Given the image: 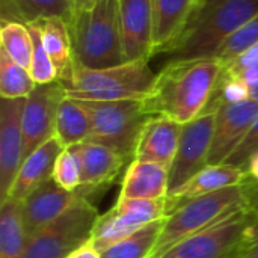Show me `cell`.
Segmentation results:
<instances>
[{
    "label": "cell",
    "instance_id": "6da1fadb",
    "mask_svg": "<svg viewBox=\"0 0 258 258\" xmlns=\"http://www.w3.org/2000/svg\"><path fill=\"white\" fill-rule=\"evenodd\" d=\"M222 70L216 59L165 63L142 100L145 110L151 116H166L181 125L194 121L212 101Z\"/></svg>",
    "mask_w": 258,
    "mask_h": 258
},
{
    "label": "cell",
    "instance_id": "7a4b0ae2",
    "mask_svg": "<svg viewBox=\"0 0 258 258\" xmlns=\"http://www.w3.org/2000/svg\"><path fill=\"white\" fill-rule=\"evenodd\" d=\"M258 14V0H197L166 62L213 59L224 41Z\"/></svg>",
    "mask_w": 258,
    "mask_h": 258
},
{
    "label": "cell",
    "instance_id": "3957f363",
    "mask_svg": "<svg viewBox=\"0 0 258 258\" xmlns=\"http://www.w3.org/2000/svg\"><path fill=\"white\" fill-rule=\"evenodd\" d=\"M68 26L74 65L101 70L127 62L119 0H94L77 9Z\"/></svg>",
    "mask_w": 258,
    "mask_h": 258
},
{
    "label": "cell",
    "instance_id": "277c9868",
    "mask_svg": "<svg viewBox=\"0 0 258 258\" xmlns=\"http://www.w3.org/2000/svg\"><path fill=\"white\" fill-rule=\"evenodd\" d=\"M246 210H249L246 181L181 204L165 218L151 258L160 257L181 240Z\"/></svg>",
    "mask_w": 258,
    "mask_h": 258
},
{
    "label": "cell",
    "instance_id": "5b68a950",
    "mask_svg": "<svg viewBox=\"0 0 258 258\" xmlns=\"http://www.w3.org/2000/svg\"><path fill=\"white\" fill-rule=\"evenodd\" d=\"M156 76L148 60H133L101 70L73 65L57 80L63 85L67 95L71 98L116 101L144 100L150 94Z\"/></svg>",
    "mask_w": 258,
    "mask_h": 258
},
{
    "label": "cell",
    "instance_id": "8992f818",
    "mask_svg": "<svg viewBox=\"0 0 258 258\" xmlns=\"http://www.w3.org/2000/svg\"><path fill=\"white\" fill-rule=\"evenodd\" d=\"M79 101L88 110L92 122V132L88 141L110 147L133 160L141 132L151 118L144 107V101Z\"/></svg>",
    "mask_w": 258,
    "mask_h": 258
},
{
    "label": "cell",
    "instance_id": "52a82bcc",
    "mask_svg": "<svg viewBox=\"0 0 258 258\" xmlns=\"http://www.w3.org/2000/svg\"><path fill=\"white\" fill-rule=\"evenodd\" d=\"M98 216L95 206L80 197L60 218L29 239L23 258H67L91 240Z\"/></svg>",
    "mask_w": 258,
    "mask_h": 258
},
{
    "label": "cell",
    "instance_id": "ba28073f",
    "mask_svg": "<svg viewBox=\"0 0 258 258\" xmlns=\"http://www.w3.org/2000/svg\"><path fill=\"white\" fill-rule=\"evenodd\" d=\"M168 216V203L163 200H118L116 204L100 215L89 243L103 251L110 245L132 236L148 224Z\"/></svg>",
    "mask_w": 258,
    "mask_h": 258
},
{
    "label": "cell",
    "instance_id": "9c48e42d",
    "mask_svg": "<svg viewBox=\"0 0 258 258\" xmlns=\"http://www.w3.org/2000/svg\"><path fill=\"white\" fill-rule=\"evenodd\" d=\"M216 109V104L209 103L207 109L198 118L183 125L178 150L172 166L169 168L168 197L178 192L189 180L209 166Z\"/></svg>",
    "mask_w": 258,
    "mask_h": 258
},
{
    "label": "cell",
    "instance_id": "30bf717a",
    "mask_svg": "<svg viewBox=\"0 0 258 258\" xmlns=\"http://www.w3.org/2000/svg\"><path fill=\"white\" fill-rule=\"evenodd\" d=\"M254 213L240 212L218 225L174 245L157 258H233L243 246L245 231Z\"/></svg>",
    "mask_w": 258,
    "mask_h": 258
},
{
    "label": "cell",
    "instance_id": "8fae6325",
    "mask_svg": "<svg viewBox=\"0 0 258 258\" xmlns=\"http://www.w3.org/2000/svg\"><path fill=\"white\" fill-rule=\"evenodd\" d=\"M65 97L67 91L59 80L36 85L26 97L23 109L24 159L56 136L57 110Z\"/></svg>",
    "mask_w": 258,
    "mask_h": 258
},
{
    "label": "cell",
    "instance_id": "7c38bea8",
    "mask_svg": "<svg viewBox=\"0 0 258 258\" xmlns=\"http://www.w3.org/2000/svg\"><path fill=\"white\" fill-rule=\"evenodd\" d=\"M216 104V121L209 154V165H224L242 144L258 116V103L246 98Z\"/></svg>",
    "mask_w": 258,
    "mask_h": 258
},
{
    "label": "cell",
    "instance_id": "4fadbf2b",
    "mask_svg": "<svg viewBox=\"0 0 258 258\" xmlns=\"http://www.w3.org/2000/svg\"><path fill=\"white\" fill-rule=\"evenodd\" d=\"M26 98L0 101V198H8L17 172L24 160L23 109Z\"/></svg>",
    "mask_w": 258,
    "mask_h": 258
},
{
    "label": "cell",
    "instance_id": "5bb4252c",
    "mask_svg": "<svg viewBox=\"0 0 258 258\" xmlns=\"http://www.w3.org/2000/svg\"><path fill=\"white\" fill-rule=\"evenodd\" d=\"M70 148L76 153L80 163V187L77 192L86 200H89V195L107 187L119 175L125 163L132 162L119 151L91 141Z\"/></svg>",
    "mask_w": 258,
    "mask_h": 258
},
{
    "label": "cell",
    "instance_id": "9a60e30c",
    "mask_svg": "<svg viewBox=\"0 0 258 258\" xmlns=\"http://www.w3.org/2000/svg\"><path fill=\"white\" fill-rule=\"evenodd\" d=\"M79 198L80 195L77 190L63 189L53 177L38 186L24 201H21L23 219L29 239L60 218Z\"/></svg>",
    "mask_w": 258,
    "mask_h": 258
},
{
    "label": "cell",
    "instance_id": "2e32d148",
    "mask_svg": "<svg viewBox=\"0 0 258 258\" xmlns=\"http://www.w3.org/2000/svg\"><path fill=\"white\" fill-rule=\"evenodd\" d=\"M122 38L127 62L154 56L151 0H119Z\"/></svg>",
    "mask_w": 258,
    "mask_h": 258
},
{
    "label": "cell",
    "instance_id": "e0dca14e",
    "mask_svg": "<svg viewBox=\"0 0 258 258\" xmlns=\"http://www.w3.org/2000/svg\"><path fill=\"white\" fill-rule=\"evenodd\" d=\"M183 125L166 116H151L138 139L133 159L157 163L166 169L175 159Z\"/></svg>",
    "mask_w": 258,
    "mask_h": 258
},
{
    "label": "cell",
    "instance_id": "ac0fdd59",
    "mask_svg": "<svg viewBox=\"0 0 258 258\" xmlns=\"http://www.w3.org/2000/svg\"><path fill=\"white\" fill-rule=\"evenodd\" d=\"M63 145L54 136L33 153H30L21 163L17 177L12 183L8 198L24 201L38 186L53 177L57 156L62 153Z\"/></svg>",
    "mask_w": 258,
    "mask_h": 258
},
{
    "label": "cell",
    "instance_id": "d6986e66",
    "mask_svg": "<svg viewBox=\"0 0 258 258\" xmlns=\"http://www.w3.org/2000/svg\"><path fill=\"white\" fill-rule=\"evenodd\" d=\"M246 178L248 174L243 169L231 166L228 163L209 165L201 172H198L192 180H189L178 192L166 198L168 215L187 201H192L209 194H215L231 186L242 184L246 181Z\"/></svg>",
    "mask_w": 258,
    "mask_h": 258
},
{
    "label": "cell",
    "instance_id": "ffe728a7",
    "mask_svg": "<svg viewBox=\"0 0 258 258\" xmlns=\"http://www.w3.org/2000/svg\"><path fill=\"white\" fill-rule=\"evenodd\" d=\"M169 169L133 159L125 171L118 200H163L168 197Z\"/></svg>",
    "mask_w": 258,
    "mask_h": 258
},
{
    "label": "cell",
    "instance_id": "44dd1931",
    "mask_svg": "<svg viewBox=\"0 0 258 258\" xmlns=\"http://www.w3.org/2000/svg\"><path fill=\"white\" fill-rule=\"evenodd\" d=\"M195 2L197 0H151L154 56L163 54L175 42L189 20Z\"/></svg>",
    "mask_w": 258,
    "mask_h": 258
},
{
    "label": "cell",
    "instance_id": "7402d4cb",
    "mask_svg": "<svg viewBox=\"0 0 258 258\" xmlns=\"http://www.w3.org/2000/svg\"><path fill=\"white\" fill-rule=\"evenodd\" d=\"M74 11L73 0H0L2 20L27 26L53 17L63 18L70 24Z\"/></svg>",
    "mask_w": 258,
    "mask_h": 258
},
{
    "label": "cell",
    "instance_id": "603a6c76",
    "mask_svg": "<svg viewBox=\"0 0 258 258\" xmlns=\"http://www.w3.org/2000/svg\"><path fill=\"white\" fill-rule=\"evenodd\" d=\"M27 243L21 201L5 198L0 206V258H23Z\"/></svg>",
    "mask_w": 258,
    "mask_h": 258
},
{
    "label": "cell",
    "instance_id": "cb8c5ba5",
    "mask_svg": "<svg viewBox=\"0 0 258 258\" xmlns=\"http://www.w3.org/2000/svg\"><path fill=\"white\" fill-rule=\"evenodd\" d=\"M92 132V122L88 110L79 100L65 97L59 106L56 118V138L63 148L74 147L89 139Z\"/></svg>",
    "mask_w": 258,
    "mask_h": 258
},
{
    "label": "cell",
    "instance_id": "d4e9b609",
    "mask_svg": "<svg viewBox=\"0 0 258 258\" xmlns=\"http://www.w3.org/2000/svg\"><path fill=\"white\" fill-rule=\"evenodd\" d=\"M38 26L41 29L42 44L57 70V76L60 77L74 65L70 26L59 17L41 20L38 21Z\"/></svg>",
    "mask_w": 258,
    "mask_h": 258
},
{
    "label": "cell",
    "instance_id": "484cf974",
    "mask_svg": "<svg viewBox=\"0 0 258 258\" xmlns=\"http://www.w3.org/2000/svg\"><path fill=\"white\" fill-rule=\"evenodd\" d=\"M163 224L165 218L148 224L132 236L100 251L101 258H151Z\"/></svg>",
    "mask_w": 258,
    "mask_h": 258
},
{
    "label": "cell",
    "instance_id": "4316f807",
    "mask_svg": "<svg viewBox=\"0 0 258 258\" xmlns=\"http://www.w3.org/2000/svg\"><path fill=\"white\" fill-rule=\"evenodd\" d=\"M0 44H2L0 50H3L14 62L29 70L32 60L33 41H32L30 27L27 24L2 20Z\"/></svg>",
    "mask_w": 258,
    "mask_h": 258
},
{
    "label": "cell",
    "instance_id": "83f0119b",
    "mask_svg": "<svg viewBox=\"0 0 258 258\" xmlns=\"http://www.w3.org/2000/svg\"><path fill=\"white\" fill-rule=\"evenodd\" d=\"M36 83L30 71L14 62L0 50V95L2 98H26Z\"/></svg>",
    "mask_w": 258,
    "mask_h": 258
},
{
    "label": "cell",
    "instance_id": "f1b7e54d",
    "mask_svg": "<svg viewBox=\"0 0 258 258\" xmlns=\"http://www.w3.org/2000/svg\"><path fill=\"white\" fill-rule=\"evenodd\" d=\"M258 44V14L233 32L216 51L215 57L222 67L230 65L251 47Z\"/></svg>",
    "mask_w": 258,
    "mask_h": 258
},
{
    "label": "cell",
    "instance_id": "f546056e",
    "mask_svg": "<svg viewBox=\"0 0 258 258\" xmlns=\"http://www.w3.org/2000/svg\"><path fill=\"white\" fill-rule=\"evenodd\" d=\"M30 33H32V41H33V50H32V60L29 71L35 80L36 85H45L57 80V70L50 59L44 44H42V36H41V29L38 23L29 24Z\"/></svg>",
    "mask_w": 258,
    "mask_h": 258
},
{
    "label": "cell",
    "instance_id": "4dcf8cb0",
    "mask_svg": "<svg viewBox=\"0 0 258 258\" xmlns=\"http://www.w3.org/2000/svg\"><path fill=\"white\" fill-rule=\"evenodd\" d=\"M53 180L67 190L76 192L80 187V163L71 148H63L57 156Z\"/></svg>",
    "mask_w": 258,
    "mask_h": 258
},
{
    "label": "cell",
    "instance_id": "1f68e13d",
    "mask_svg": "<svg viewBox=\"0 0 258 258\" xmlns=\"http://www.w3.org/2000/svg\"><path fill=\"white\" fill-rule=\"evenodd\" d=\"M258 154V116L252 127L249 128L248 135L242 141V144L237 147V150L231 154V157L227 160L228 165L240 168L246 172L248 165L251 160Z\"/></svg>",
    "mask_w": 258,
    "mask_h": 258
},
{
    "label": "cell",
    "instance_id": "d6a6232c",
    "mask_svg": "<svg viewBox=\"0 0 258 258\" xmlns=\"http://www.w3.org/2000/svg\"><path fill=\"white\" fill-rule=\"evenodd\" d=\"M248 178V197H249V210L255 215L258 213V154L251 160L246 169Z\"/></svg>",
    "mask_w": 258,
    "mask_h": 258
},
{
    "label": "cell",
    "instance_id": "836d02e7",
    "mask_svg": "<svg viewBox=\"0 0 258 258\" xmlns=\"http://www.w3.org/2000/svg\"><path fill=\"white\" fill-rule=\"evenodd\" d=\"M67 258H101L100 251H97L89 242L83 246H80L79 249H76L73 254H70Z\"/></svg>",
    "mask_w": 258,
    "mask_h": 258
},
{
    "label": "cell",
    "instance_id": "e575fe53",
    "mask_svg": "<svg viewBox=\"0 0 258 258\" xmlns=\"http://www.w3.org/2000/svg\"><path fill=\"white\" fill-rule=\"evenodd\" d=\"M233 79V77H231ZM239 80H242L248 88H252V86H255L258 83V60L257 62H254L240 77H237Z\"/></svg>",
    "mask_w": 258,
    "mask_h": 258
},
{
    "label": "cell",
    "instance_id": "d590c367",
    "mask_svg": "<svg viewBox=\"0 0 258 258\" xmlns=\"http://www.w3.org/2000/svg\"><path fill=\"white\" fill-rule=\"evenodd\" d=\"M258 240V213H255L245 231V237H243V246L254 243Z\"/></svg>",
    "mask_w": 258,
    "mask_h": 258
},
{
    "label": "cell",
    "instance_id": "8d00e7d4",
    "mask_svg": "<svg viewBox=\"0 0 258 258\" xmlns=\"http://www.w3.org/2000/svg\"><path fill=\"white\" fill-rule=\"evenodd\" d=\"M233 258H258V240L254 243L242 246Z\"/></svg>",
    "mask_w": 258,
    "mask_h": 258
},
{
    "label": "cell",
    "instance_id": "74e56055",
    "mask_svg": "<svg viewBox=\"0 0 258 258\" xmlns=\"http://www.w3.org/2000/svg\"><path fill=\"white\" fill-rule=\"evenodd\" d=\"M248 98H251V100H254V101H257V103H258V83L255 85V86L249 88V92H248Z\"/></svg>",
    "mask_w": 258,
    "mask_h": 258
},
{
    "label": "cell",
    "instance_id": "f35d334b",
    "mask_svg": "<svg viewBox=\"0 0 258 258\" xmlns=\"http://www.w3.org/2000/svg\"><path fill=\"white\" fill-rule=\"evenodd\" d=\"M74 2V9L77 11V9H80V8H83V6H86V5H89L91 2H94V0H73ZM74 11V12H76Z\"/></svg>",
    "mask_w": 258,
    "mask_h": 258
}]
</instances>
